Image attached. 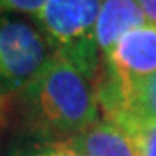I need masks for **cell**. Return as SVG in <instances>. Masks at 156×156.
<instances>
[{
	"instance_id": "cell-4",
	"label": "cell",
	"mask_w": 156,
	"mask_h": 156,
	"mask_svg": "<svg viewBox=\"0 0 156 156\" xmlns=\"http://www.w3.org/2000/svg\"><path fill=\"white\" fill-rule=\"evenodd\" d=\"M104 64L122 83L151 76L156 73V24L132 30L108 52Z\"/></svg>"
},
{
	"instance_id": "cell-9",
	"label": "cell",
	"mask_w": 156,
	"mask_h": 156,
	"mask_svg": "<svg viewBox=\"0 0 156 156\" xmlns=\"http://www.w3.org/2000/svg\"><path fill=\"white\" fill-rule=\"evenodd\" d=\"M109 122L118 123L130 135L137 156H156V120H137L122 116Z\"/></svg>"
},
{
	"instance_id": "cell-11",
	"label": "cell",
	"mask_w": 156,
	"mask_h": 156,
	"mask_svg": "<svg viewBox=\"0 0 156 156\" xmlns=\"http://www.w3.org/2000/svg\"><path fill=\"white\" fill-rule=\"evenodd\" d=\"M135 2L142 9L146 19L151 24H156V0H135Z\"/></svg>"
},
{
	"instance_id": "cell-2",
	"label": "cell",
	"mask_w": 156,
	"mask_h": 156,
	"mask_svg": "<svg viewBox=\"0 0 156 156\" xmlns=\"http://www.w3.org/2000/svg\"><path fill=\"white\" fill-rule=\"evenodd\" d=\"M101 5L102 0H47L33 16L52 52L92 82L101 69L95 40Z\"/></svg>"
},
{
	"instance_id": "cell-5",
	"label": "cell",
	"mask_w": 156,
	"mask_h": 156,
	"mask_svg": "<svg viewBox=\"0 0 156 156\" xmlns=\"http://www.w3.org/2000/svg\"><path fill=\"white\" fill-rule=\"evenodd\" d=\"M147 24L142 9L135 0H102L95 24V40L101 52H108L132 30Z\"/></svg>"
},
{
	"instance_id": "cell-6",
	"label": "cell",
	"mask_w": 156,
	"mask_h": 156,
	"mask_svg": "<svg viewBox=\"0 0 156 156\" xmlns=\"http://www.w3.org/2000/svg\"><path fill=\"white\" fill-rule=\"evenodd\" d=\"M73 140L85 156H137L130 135L118 123L104 118L73 135Z\"/></svg>"
},
{
	"instance_id": "cell-8",
	"label": "cell",
	"mask_w": 156,
	"mask_h": 156,
	"mask_svg": "<svg viewBox=\"0 0 156 156\" xmlns=\"http://www.w3.org/2000/svg\"><path fill=\"white\" fill-rule=\"evenodd\" d=\"M9 156H85L73 137L68 139H33L24 137L12 144Z\"/></svg>"
},
{
	"instance_id": "cell-1",
	"label": "cell",
	"mask_w": 156,
	"mask_h": 156,
	"mask_svg": "<svg viewBox=\"0 0 156 156\" xmlns=\"http://www.w3.org/2000/svg\"><path fill=\"white\" fill-rule=\"evenodd\" d=\"M11 115L33 139H68L99 120L94 82L57 54L21 92L12 95Z\"/></svg>"
},
{
	"instance_id": "cell-3",
	"label": "cell",
	"mask_w": 156,
	"mask_h": 156,
	"mask_svg": "<svg viewBox=\"0 0 156 156\" xmlns=\"http://www.w3.org/2000/svg\"><path fill=\"white\" fill-rule=\"evenodd\" d=\"M52 56L54 52L38 28L0 14V101L21 92Z\"/></svg>"
},
{
	"instance_id": "cell-7",
	"label": "cell",
	"mask_w": 156,
	"mask_h": 156,
	"mask_svg": "<svg viewBox=\"0 0 156 156\" xmlns=\"http://www.w3.org/2000/svg\"><path fill=\"white\" fill-rule=\"evenodd\" d=\"M122 113L113 120L122 116L137 120H156V73L140 80L122 83Z\"/></svg>"
},
{
	"instance_id": "cell-10",
	"label": "cell",
	"mask_w": 156,
	"mask_h": 156,
	"mask_svg": "<svg viewBox=\"0 0 156 156\" xmlns=\"http://www.w3.org/2000/svg\"><path fill=\"white\" fill-rule=\"evenodd\" d=\"M47 0H0V14L19 12V14H38Z\"/></svg>"
}]
</instances>
